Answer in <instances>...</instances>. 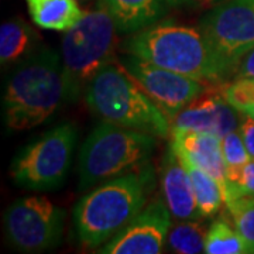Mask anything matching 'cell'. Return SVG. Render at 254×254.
I'll use <instances>...</instances> for the list:
<instances>
[{
	"instance_id": "cell-1",
	"label": "cell",
	"mask_w": 254,
	"mask_h": 254,
	"mask_svg": "<svg viewBox=\"0 0 254 254\" xmlns=\"http://www.w3.org/2000/svg\"><path fill=\"white\" fill-rule=\"evenodd\" d=\"M154 173L143 165L99 184L83 195L73 209V223L78 240L88 249L103 246L122 232L144 209Z\"/></svg>"
},
{
	"instance_id": "cell-2",
	"label": "cell",
	"mask_w": 254,
	"mask_h": 254,
	"mask_svg": "<svg viewBox=\"0 0 254 254\" xmlns=\"http://www.w3.org/2000/svg\"><path fill=\"white\" fill-rule=\"evenodd\" d=\"M65 102L61 58L48 48L36 50L17 63L3 92V116L10 130L43 125Z\"/></svg>"
},
{
	"instance_id": "cell-3",
	"label": "cell",
	"mask_w": 254,
	"mask_h": 254,
	"mask_svg": "<svg viewBox=\"0 0 254 254\" xmlns=\"http://www.w3.org/2000/svg\"><path fill=\"white\" fill-rule=\"evenodd\" d=\"M85 102L102 122L155 137L171 133V119L119 61L96 73L85 92Z\"/></svg>"
},
{
	"instance_id": "cell-4",
	"label": "cell",
	"mask_w": 254,
	"mask_h": 254,
	"mask_svg": "<svg viewBox=\"0 0 254 254\" xmlns=\"http://www.w3.org/2000/svg\"><path fill=\"white\" fill-rule=\"evenodd\" d=\"M118 28L103 0L83 13L61 40L65 102L75 103L100 69L115 63Z\"/></svg>"
},
{
	"instance_id": "cell-5",
	"label": "cell",
	"mask_w": 254,
	"mask_h": 254,
	"mask_svg": "<svg viewBox=\"0 0 254 254\" xmlns=\"http://www.w3.org/2000/svg\"><path fill=\"white\" fill-rule=\"evenodd\" d=\"M122 50L160 68L205 83L222 82L199 28L154 23L131 33L122 43Z\"/></svg>"
},
{
	"instance_id": "cell-6",
	"label": "cell",
	"mask_w": 254,
	"mask_h": 254,
	"mask_svg": "<svg viewBox=\"0 0 254 254\" xmlns=\"http://www.w3.org/2000/svg\"><path fill=\"white\" fill-rule=\"evenodd\" d=\"M157 145V137L102 122L79 151V190L143 167Z\"/></svg>"
},
{
	"instance_id": "cell-7",
	"label": "cell",
	"mask_w": 254,
	"mask_h": 254,
	"mask_svg": "<svg viewBox=\"0 0 254 254\" xmlns=\"http://www.w3.org/2000/svg\"><path fill=\"white\" fill-rule=\"evenodd\" d=\"M78 131L73 123H63L26 145L10 165L17 185L33 190L61 187L69 173Z\"/></svg>"
},
{
	"instance_id": "cell-8",
	"label": "cell",
	"mask_w": 254,
	"mask_h": 254,
	"mask_svg": "<svg viewBox=\"0 0 254 254\" xmlns=\"http://www.w3.org/2000/svg\"><path fill=\"white\" fill-rule=\"evenodd\" d=\"M199 30L220 79L232 78L254 48V0H222L200 20Z\"/></svg>"
},
{
	"instance_id": "cell-9",
	"label": "cell",
	"mask_w": 254,
	"mask_h": 254,
	"mask_svg": "<svg viewBox=\"0 0 254 254\" xmlns=\"http://www.w3.org/2000/svg\"><path fill=\"white\" fill-rule=\"evenodd\" d=\"M4 232L21 253H43L61 242L65 212L46 196L14 200L3 215Z\"/></svg>"
},
{
	"instance_id": "cell-10",
	"label": "cell",
	"mask_w": 254,
	"mask_h": 254,
	"mask_svg": "<svg viewBox=\"0 0 254 254\" xmlns=\"http://www.w3.org/2000/svg\"><path fill=\"white\" fill-rule=\"evenodd\" d=\"M119 63L141 85L171 122L190 102L208 89L205 82L160 68L136 55H123Z\"/></svg>"
},
{
	"instance_id": "cell-11",
	"label": "cell",
	"mask_w": 254,
	"mask_h": 254,
	"mask_svg": "<svg viewBox=\"0 0 254 254\" xmlns=\"http://www.w3.org/2000/svg\"><path fill=\"white\" fill-rule=\"evenodd\" d=\"M171 212L163 198H154L122 232L98 250L102 254H158L167 245Z\"/></svg>"
},
{
	"instance_id": "cell-12",
	"label": "cell",
	"mask_w": 254,
	"mask_h": 254,
	"mask_svg": "<svg viewBox=\"0 0 254 254\" xmlns=\"http://www.w3.org/2000/svg\"><path fill=\"white\" fill-rule=\"evenodd\" d=\"M239 112L225 98L220 89H206L182 109L171 123V130H193L215 133L220 138L237 130Z\"/></svg>"
},
{
	"instance_id": "cell-13",
	"label": "cell",
	"mask_w": 254,
	"mask_h": 254,
	"mask_svg": "<svg viewBox=\"0 0 254 254\" xmlns=\"http://www.w3.org/2000/svg\"><path fill=\"white\" fill-rule=\"evenodd\" d=\"M170 136V145L174 150L210 174L222 185L226 199L227 168L222 151V138L215 133L193 130H171Z\"/></svg>"
},
{
	"instance_id": "cell-14",
	"label": "cell",
	"mask_w": 254,
	"mask_h": 254,
	"mask_svg": "<svg viewBox=\"0 0 254 254\" xmlns=\"http://www.w3.org/2000/svg\"><path fill=\"white\" fill-rule=\"evenodd\" d=\"M161 192L163 199L170 209L173 218L178 220L202 219L190 174L181 161L180 155L168 145L161 163Z\"/></svg>"
},
{
	"instance_id": "cell-15",
	"label": "cell",
	"mask_w": 254,
	"mask_h": 254,
	"mask_svg": "<svg viewBox=\"0 0 254 254\" xmlns=\"http://www.w3.org/2000/svg\"><path fill=\"white\" fill-rule=\"evenodd\" d=\"M118 33H136L157 23L168 7V0H103Z\"/></svg>"
},
{
	"instance_id": "cell-16",
	"label": "cell",
	"mask_w": 254,
	"mask_h": 254,
	"mask_svg": "<svg viewBox=\"0 0 254 254\" xmlns=\"http://www.w3.org/2000/svg\"><path fill=\"white\" fill-rule=\"evenodd\" d=\"M34 24L44 30L68 31L83 16L76 0H26Z\"/></svg>"
},
{
	"instance_id": "cell-17",
	"label": "cell",
	"mask_w": 254,
	"mask_h": 254,
	"mask_svg": "<svg viewBox=\"0 0 254 254\" xmlns=\"http://www.w3.org/2000/svg\"><path fill=\"white\" fill-rule=\"evenodd\" d=\"M37 36L21 18L4 21L0 27L1 66L20 63L36 51Z\"/></svg>"
},
{
	"instance_id": "cell-18",
	"label": "cell",
	"mask_w": 254,
	"mask_h": 254,
	"mask_svg": "<svg viewBox=\"0 0 254 254\" xmlns=\"http://www.w3.org/2000/svg\"><path fill=\"white\" fill-rule=\"evenodd\" d=\"M177 154L180 155L181 161L185 165L188 174H190L193 193H195V199H196V205H198L202 218L215 216L220 210L222 205L225 203L222 185L210 174L206 173L205 170H202L193 161H190L188 157L180 154V153H177Z\"/></svg>"
},
{
	"instance_id": "cell-19",
	"label": "cell",
	"mask_w": 254,
	"mask_h": 254,
	"mask_svg": "<svg viewBox=\"0 0 254 254\" xmlns=\"http://www.w3.org/2000/svg\"><path fill=\"white\" fill-rule=\"evenodd\" d=\"M206 227L199 219L180 220L170 227L167 236V247L170 252L180 254L205 253V237Z\"/></svg>"
},
{
	"instance_id": "cell-20",
	"label": "cell",
	"mask_w": 254,
	"mask_h": 254,
	"mask_svg": "<svg viewBox=\"0 0 254 254\" xmlns=\"http://www.w3.org/2000/svg\"><path fill=\"white\" fill-rule=\"evenodd\" d=\"M206 254H243L247 253L246 245L235 225L220 216L208 229L205 237Z\"/></svg>"
},
{
	"instance_id": "cell-21",
	"label": "cell",
	"mask_w": 254,
	"mask_h": 254,
	"mask_svg": "<svg viewBox=\"0 0 254 254\" xmlns=\"http://www.w3.org/2000/svg\"><path fill=\"white\" fill-rule=\"evenodd\" d=\"M233 225L246 245L247 254H254V195H246L226 203Z\"/></svg>"
},
{
	"instance_id": "cell-22",
	"label": "cell",
	"mask_w": 254,
	"mask_h": 254,
	"mask_svg": "<svg viewBox=\"0 0 254 254\" xmlns=\"http://www.w3.org/2000/svg\"><path fill=\"white\" fill-rule=\"evenodd\" d=\"M222 151L226 163L227 180H230L250 160V155L247 153L245 141L240 136L239 130H233L227 133L226 136L222 137Z\"/></svg>"
},
{
	"instance_id": "cell-23",
	"label": "cell",
	"mask_w": 254,
	"mask_h": 254,
	"mask_svg": "<svg viewBox=\"0 0 254 254\" xmlns=\"http://www.w3.org/2000/svg\"><path fill=\"white\" fill-rule=\"evenodd\" d=\"M222 91L237 112L252 115L254 110V78H237L222 86Z\"/></svg>"
},
{
	"instance_id": "cell-24",
	"label": "cell",
	"mask_w": 254,
	"mask_h": 254,
	"mask_svg": "<svg viewBox=\"0 0 254 254\" xmlns=\"http://www.w3.org/2000/svg\"><path fill=\"white\" fill-rule=\"evenodd\" d=\"M246 195H254V158H250L233 178L227 180L225 205L232 199Z\"/></svg>"
},
{
	"instance_id": "cell-25",
	"label": "cell",
	"mask_w": 254,
	"mask_h": 254,
	"mask_svg": "<svg viewBox=\"0 0 254 254\" xmlns=\"http://www.w3.org/2000/svg\"><path fill=\"white\" fill-rule=\"evenodd\" d=\"M240 136L245 141L247 153L250 158H254V118L247 113L239 112V127H237Z\"/></svg>"
},
{
	"instance_id": "cell-26",
	"label": "cell",
	"mask_w": 254,
	"mask_h": 254,
	"mask_svg": "<svg viewBox=\"0 0 254 254\" xmlns=\"http://www.w3.org/2000/svg\"><path fill=\"white\" fill-rule=\"evenodd\" d=\"M233 78H254V48L242 58L233 73Z\"/></svg>"
},
{
	"instance_id": "cell-27",
	"label": "cell",
	"mask_w": 254,
	"mask_h": 254,
	"mask_svg": "<svg viewBox=\"0 0 254 254\" xmlns=\"http://www.w3.org/2000/svg\"><path fill=\"white\" fill-rule=\"evenodd\" d=\"M171 6H180V4H184L187 1H190V0H168Z\"/></svg>"
},
{
	"instance_id": "cell-28",
	"label": "cell",
	"mask_w": 254,
	"mask_h": 254,
	"mask_svg": "<svg viewBox=\"0 0 254 254\" xmlns=\"http://www.w3.org/2000/svg\"><path fill=\"white\" fill-rule=\"evenodd\" d=\"M76 1H88V0H76Z\"/></svg>"
},
{
	"instance_id": "cell-29",
	"label": "cell",
	"mask_w": 254,
	"mask_h": 254,
	"mask_svg": "<svg viewBox=\"0 0 254 254\" xmlns=\"http://www.w3.org/2000/svg\"><path fill=\"white\" fill-rule=\"evenodd\" d=\"M252 116H253V118H254V110H253V112H252Z\"/></svg>"
}]
</instances>
